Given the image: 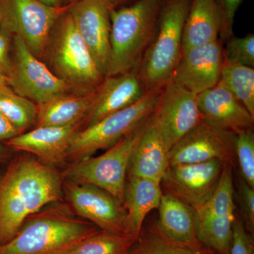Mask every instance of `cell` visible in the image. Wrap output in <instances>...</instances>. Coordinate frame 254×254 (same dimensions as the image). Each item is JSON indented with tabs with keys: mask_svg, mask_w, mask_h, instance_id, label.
Instances as JSON below:
<instances>
[{
	"mask_svg": "<svg viewBox=\"0 0 254 254\" xmlns=\"http://www.w3.org/2000/svg\"><path fill=\"white\" fill-rule=\"evenodd\" d=\"M163 194L160 182L142 177L128 176L125 187L123 206L125 230L127 235L137 240L142 231L148 214L158 208Z\"/></svg>",
	"mask_w": 254,
	"mask_h": 254,
	"instance_id": "21",
	"label": "cell"
},
{
	"mask_svg": "<svg viewBox=\"0 0 254 254\" xmlns=\"http://www.w3.org/2000/svg\"><path fill=\"white\" fill-rule=\"evenodd\" d=\"M160 92H145L138 101L125 109L81 128L74 135L66 158L81 161L95 152L107 150L133 131L154 111Z\"/></svg>",
	"mask_w": 254,
	"mask_h": 254,
	"instance_id": "6",
	"label": "cell"
},
{
	"mask_svg": "<svg viewBox=\"0 0 254 254\" xmlns=\"http://www.w3.org/2000/svg\"><path fill=\"white\" fill-rule=\"evenodd\" d=\"M158 209L159 218L154 227L160 235L179 245H201L197 238V213L194 208L165 192Z\"/></svg>",
	"mask_w": 254,
	"mask_h": 254,
	"instance_id": "20",
	"label": "cell"
},
{
	"mask_svg": "<svg viewBox=\"0 0 254 254\" xmlns=\"http://www.w3.org/2000/svg\"><path fill=\"white\" fill-rule=\"evenodd\" d=\"M20 134V132L0 113V141H8Z\"/></svg>",
	"mask_w": 254,
	"mask_h": 254,
	"instance_id": "34",
	"label": "cell"
},
{
	"mask_svg": "<svg viewBox=\"0 0 254 254\" xmlns=\"http://www.w3.org/2000/svg\"><path fill=\"white\" fill-rule=\"evenodd\" d=\"M235 153L241 177L254 188V128L237 133Z\"/></svg>",
	"mask_w": 254,
	"mask_h": 254,
	"instance_id": "28",
	"label": "cell"
},
{
	"mask_svg": "<svg viewBox=\"0 0 254 254\" xmlns=\"http://www.w3.org/2000/svg\"><path fill=\"white\" fill-rule=\"evenodd\" d=\"M145 93L136 71L105 77L96 90L95 99L84 119L83 128L125 109L138 101Z\"/></svg>",
	"mask_w": 254,
	"mask_h": 254,
	"instance_id": "17",
	"label": "cell"
},
{
	"mask_svg": "<svg viewBox=\"0 0 254 254\" xmlns=\"http://www.w3.org/2000/svg\"><path fill=\"white\" fill-rule=\"evenodd\" d=\"M39 1L43 2V4L48 5L50 6H53V7H65V6H63V4H62L60 0H39Z\"/></svg>",
	"mask_w": 254,
	"mask_h": 254,
	"instance_id": "36",
	"label": "cell"
},
{
	"mask_svg": "<svg viewBox=\"0 0 254 254\" xmlns=\"http://www.w3.org/2000/svg\"><path fill=\"white\" fill-rule=\"evenodd\" d=\"M100 1L109 6L110 9H115L119 5L126 2L128 0H100Z\"/></svg>",
	"mask_w": 254,
	"mask_h": 254,
	"instance_id": "35",
	"label": "cell"
},
{
	"mask_svg": "<svg viewBox=\"0 0 254 254\" xmlns=\"http://www.w3.org/2000/svg\"><path fill=\"white\" fill-rule=\"evenodd\" d=\"M226 41V48L224 50V58L230 61L254 67V33H250L241 38L232 36Z\"/></svg>",
	"mask_w": 254,
	"mask_h": 254,
	"instance_id": "29",
	"label": "cell"
},
{
	"mask_svg": "<svg viewBox=\"0 0 254 254\" xmlns=\"http://www.w3.org/2000/svg\"><path fill=\"white\" fill-rule=\"evenodd\" d=\"M61 176L39 160L15 159L0 179V246L12 240L26 220L59 200Z\"/></svg>",
	"mask_w": 254,
	"mask_h": 254,
	"instance_id": "1",
	"label": "cell"
},
{
	"mask_svg": "<svg viewBox=\"0 0 254 254\" xmlns=\"http://www.w3.org/2000/svg\"><path fill=\"white\" fill-rule=\"evenodd\" d=\"M8 85L35 104H44L59 95L73 93L46 64L30 51L20 37H11Z\"/></svg>",
	"mask_w": 254,
	"mask_h": 254,
	"instance_id": "9",
	"label": "cell"
},
{
	"mask_svg": "<svg viewBox=\"0 0 254 254\" xmlns=\"http://www.w3.org/2000/svg\"><path fill=\"white\" fill-rule=\"evenodd\" d=\"M83 122L64 127H36L6 141L11 149L36 155L44 164L60 163L66 158L73 137L83 128Z\"/></svg>",
	"mask_w": 254,
	"mask_h": 254,
	"instance_id": "16",
	"label": "cell"
},
{
	"mask_svg": "<svg viewBox=\"0 0 254 254\" xmlns=\"http://www.w3.org/2000/svg\"><path fill=\"white\" fill-rule=\"evenodd\" d=\"M76 1H78V0H60L62 4H63V6H65V7H67L70 5L76 2Z\"/></svg>",
	"mask_w": 254,
	"mask_h": 254,
	"instance_id": "38",
	"label": "cell"
},
{
	"mask_svg": "<svg viewBox=\"0 0 254 254\" xmlns=\"http://www.w3.org/2000/svg\"><path fill=\"white\" fill-rule=\"evenodd\" d=\"M8 85V76L6 73L0 68V86Z\"/></svg>",
	"mask_w": 254,
	"mask_h": 254,
	"instance_id": "37",
	"label": "cell"
},
{
	"mask_svg": "<svg viewBox=\"0 0 254 254\" xmlns=\"http://www.w3.org/2000/svg\"><path fill=\"white\" fill-rule=\"evenodd\" d=\"M146 120L103 154L84 159L70 167L66 177L73 183L99 187L123 205L127 172Z\"/></svg>",
	"mask_w": 254,
	"mask_h": 254,
	"instance_id": "7",
	"label": "cell"
},
{
	"mask_svg": "<svg viewBox=\"0 0 254 254\" xmlns=\"http://www.w3.org/2000/svg\"><path fill=\"white\" fill-rule=\"evenodd\" d=\"M4 153V146L0 143V158L3 156Z\"/></svg>",
	"mask_w": 254,
	"mask_h": 254,
	"instance_id": "39",
	"label": "cell"
},
{
	"mask_svg": "<svg viewBox=\"0 0 254 254\" xmlns=\"http://www.w3.org/2000/svg\"><path fill=\"white\" fill-rule=\"evenodd\" d=\"M237 134L202 119L170 150V166L220 160L234 165Z\"/></svg>",
	"mask_w": 254,
	"mask_h": 254,
	"instance_id": "10",
	"label": "cell"
},
{
	"mask_svg": "<svg viewBox=\"0 0 254 254\" xmlns=\"http://www.w3.org/2000/svg\"><path fill=\"white\" fill-rule=\"evenodd\" d=\"M191 0H167L137 74L145 92H160L171 81L182 55L183 28Z\"/></svg>",
	"mask_w": 254,
	"mask_h": 254,
	"instance_id": "4",
	"label": "cell"
},
{
	"mask_svg": "<svg viewBox=\"0 0 254 254\" xmlns=\"http://www.w3.org/2000/svg\"><path fill=\"white\" fill-rule=\"evenodd\" d=\"M0 113L21 133L36 124L38 105L4 85L0 86Z\"/></svg>",
	"mask_w": 254,
	"mask_h": 254,
	"instance_id": "26",
	"label": "cell"
},
{
	"mask_svg": "<svg viewBox=\"0 0 254 254\" xmlns=\"http://www.w3.org/2000/svg\"><path fill=\"white\" fill-rule=\"evenodd\" d=\"M220 13V35L222 40L227 41L234 36L233 26L235 15L243 0H214Z\"/></svg>",
	"mask_w": 254,
	"mask_h": 254,
	"instance_id": "31",
	"label": "cell"
},
{
	"mask_svg": "<svg viewBox=\"0 0 254 254\" xmlns=\"http://www.w3.org/2000/svg\"><path fill=\"white\" fill-rule=\"evenodd\" d=\"M220 13L214 0H191L182 34V52L218 41Z\"/></svg>",
	"mask_w": 254,
	"mask_h": 254,
	"instance_id": "22",
	"label": "cell"
},
{
	"mask_svg": "<svg viewBox=\"0 0 254 254\" xmlns=\"http://www.w3.org/2000/svg\"><path fill=\"white\" fill-rule=\"evenodd\" d=\"M99 230L66 214H43L25 222L12 240L0 246V254H59Z\"/></svg>",
	"mask_w": 254,
	"mask_h": 254,
	"instance_id": "5",
	"label": "cell"
},
{
	"mask_svg": "<svg viewBox=\"0 0 254 254\" xmlns=\"http://www.w3.org/2000/svg\"><path fill=\"white\" fill-rule=\"evenodd\" d=\"M11 37L0 31V68L7 74L11 64Z\"/></svg>",
	"mask_w": 254,
	"mask_h": 254,
	"instance_id": "33",
	"label": "cell"
},
{
	"mask_svg": "<svg viewBox=\"0 0 254 254\" xmlns=\"http://www.w3.org/2000/svg\"></svg>",
	"mask_w": 254,
	"mask_h": 254,
	"instance_id": "40",
	"label": "cell"
},
{
	"mask_svg": "<svg viewBox=\"0 0 254 254\" xmlns=\"http://www.w3.org/2000/svg\"><path fill=\"white\" fill-rule=\"evenodd\" d=\"M169 153L170 150L151 115L145 122L143 133L132 155L128 176L149 179L160 183L170 166Z\"/></svg>",
	"mask_w": 254,
	"mask_h": 254,
	"instance_id": "19",
	"label": "cell"
},
{
	"mask_svg": "<svg viewBox=\"0 0 254 254\" xmlns=\"http://www.w3.org/2000/svg\"><path fill=\"white\" fill-rule=\"evenodd\" d=\"M68 11L97 66L106 77L111 52L112 9L100 0H78L68 6Z\"/></svg>",
	"mask_w": 254,
	"mask_h": 254,
	"instance_id": "13",
	"label": "cell"
},
{
	"mask_svg": "<svg viewBox=\"0 0 254 254\" xmlns=\"http://www.w3.org/2000/svg\"><path fill=\"white\" fill-rule=\"evenodd\" d=\"M223 60L220 40L185 50L172 80L191 93L200 94L218 84Z\"/></svg>",
	"mask_w": 254,
	"mask_h": 254,
	"instance_id": "15",
	"label": "cell"
},
{
	"mask_svg": "<svg viewBox=\"0 0 254 254\" xmlns=\"http://www.w3.org/2000/svg\"><path fill=\"white\" fill-rule=\"evenodd\" d=\"M203 120L237 133L254 128V117L220 82L197 95Z\"/></svg>",
	"mask_w": 254,
	"mask_h": 254,
	"instance_id": "18",
	"label": "cell"
},
{
	"mask_svg": "<svg viewBox=\"0 0 254 254\" xmlns=\"http://www.w3.org/2000/svg\"><path fill=\"white\" fill-rule=\"evenodd\" d=\"M232 232V245L229 254H254L253 237L247 231L237 213Z\"/></svg>",
	"mask_w": 254,
	"mask_h": 254,
	"instance_id": "32",
	"label": "cell"
},
{
	"mask_svg": "<svg viewBox=\"0 0 254 254\" xmlns=\"http://www.w3.org/2000/svg\"><path fill=\"white\" fill-rule=\"evenodd\" d=\"M67 7H53L39 0H0V31L20 37L42 60L50 31Z\"/></svg>",
	"mask_w": 254,
	"mask_h": 254,
	"instance_id": "8",
	"label": "cell"
},
{
	"mask_svg": "<svg viewBox=\"0 0 254 254\" xmlns=\"http://www.w3.org/2000/svg\"><path fill=\"white\" fill-rule=\"evenodd\" d=\"M163 0H137L112 9L108 76L136 71L156 31Z\"/></svg>",
	"mask_w": 254,
	"mask_h": 254,
	"instance_id": "3",
	"label": "cell"
},
{
	"mask_svg": "<svg viewBox=\"0 0 254 254\" xmlns=\"http://www.w3.org/2000/svg\"><path fill=\"white\" fill-rule=\"evenodd\" d=\"M65 187L70 203L78 215L103 231L127 234L125 208L113 195L86 184L68 182Z\"/></svg>",
	"mask_w": 254,
	"mask_h": 254,
	"instance_id": "14",
	"label": "cell"
},
{
	"mask_svg": "<svg viewBox=\"0 0 254 254\" xmlns=\"http://www.w3.org/2000/svg\"><path fill=\"white\" fill-rule=\"evenodd\" d=\"M220 83L254 117V68L224 58Z\"/></svg>",
	"mask_w": 254,
	"mask_h": 254,
	"instance_id": "24",
	"label": "cell"
},
{
	"mask_svg": "<svg viewBox=\"0 0 254 254\" xmlns=\"http://www.w3.org/2000/svg\"><path fill=\"white\" fill-rule=\"evenodd\" d=\"M237 198L240 205L241 213L245 221V227L254 236V188L249 185L239 175L237 180Z\"/></svg>",
	"mask_w": 254,
	"mask_h": 254,
	"instance_id": "30",
	"label": "cell"
},
{
	"mask_svg": "<svg viewBox=\"0 0 254 254\" xmlns=\"http://www.w3.org/2000/svg\"><path fill=\"white\" fill-rule=\"evenodd\" d=\"M226 164L212 160L169 166L160 182L161 188L197 210L213 194Z\"/></svg>",
	"mask_w": 254,
	"mask_h": 254,
	"instance_id": "12",
	"label": "cell"
},
{
	"mask_svg": "<svg viewBox=\"0 0 254 254\" xmlns=\"http://www.w3.org/2000/svg\"><path fill=\"white\" fill-rule=\"evenodd\" d=\"M136 240L127 234L99 230L59 254H128Z\"/></svg>",
	"mask_w": 254,
	"mask_h": 254,
	"instance_id": "25",
	"label": "cell"
},
{
	"mask_svg": "<svg viewBox=\"0 0 254 254\" xmlns=\"http://www.w3.org/2000/svg\"><path fill=\"white\" fill-rule=\"evenodd\" d=\"M152 115L169 150L203 119L197 95L173 80L162 90Z\"/></svg>",
	"mask_w": 254,
	"mask_h": 254,
	"instance_id": "11",
	"label": "cell"
},
{
	"mask_svg": "<svg viewBox=\"0 0 254 254\" xmlns=\"http://www.w3.org/2000/svg\"><path fill=\"white\" fill-rule=\"evenodd\" d=\"M203 245H179L160 235L154 227L140 234L128 254H215Z\"/></svg>",
	"mask_w": 254,
	"mask_h": 254,
	"instance_id": "27",
	"label": "cell"
},
{
	"mask_svg": "<svg viewBox=\"0 0 254 254\" xmlns=\"http://www.w3.org/2000/svg\"><path fill=\"white\" fill-rule=\"evenodd\" d=\"M42 61L75 94L93 93L105 78L78 33L68 7L50 31Z\"/></svg>",
	"mask_w": 254,
	"mask_h": 254,
	"instance_id": "2",
	"label": "cell"
},
{
	"mask_svg": "<svg viewBox=\"0 0 254 254\" xmlns=\"http://www.w3.org/2000/svg\"><path fill=\"white\" fill-rule=\"evenodd\" d=\"M96 91L86 95L66 93L38 106L36 127H64L84 122Z\"/></svg>",
	"mask_w": 254,
	"mask_h": 254,
	"instance_id": "23",
	"label": "cell"
}]
</instances>
